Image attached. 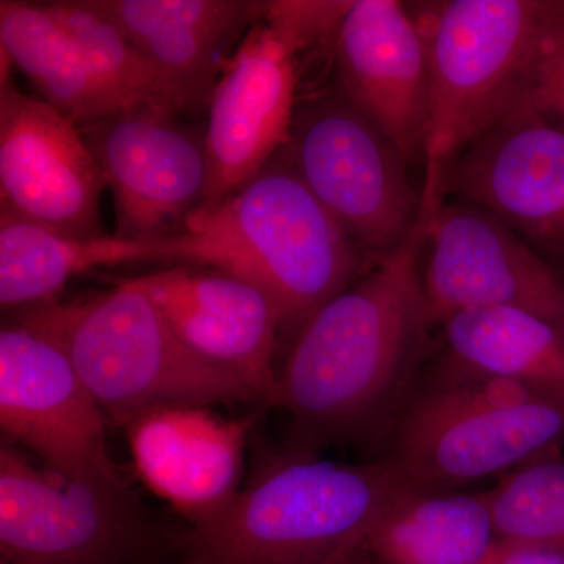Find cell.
<instances>
[{
    "label": "cell",
    "instance_id": "4fadbf2b",
    "mask_svg": "<svg viewBox=\"0 0 564 564\" xmlns=\"http://www.w3.org/2000/svg\"><path fill=\"white\" fill-rule=\"evenodd\" d=\"M106 177L80 129L7 76L0 88V204L76 239L104 232Z\"/></svg>",
    "mask_w": 564,
    "mask_h": 564
},
{
    "label": "cell",
    "instance_id": "4316f807",
    "mask_svg": "<svg viewBox=\"0 0 564 564\" xmlns=\"http://www.w3.org/2000/svg\"><path fill=\"white\" fill-rule=\"evenodd\" d=\"M485 564H564V552L524 541L497 540Z\"/></svg>",
    "mask_w": 564,
    "mask_h": 564
},
{
    "label": "cell",
    "instance_id": "83f0119b",
    "mask_svg": "<svg viewBox=\"0 0 564 564\" xmlns=\"http://www.w3.org/2000/svg\"><path fill=\"white\" fill-rule=\"evenodd\" d=\"M343 564H375L372 560L369 558L366 554H359L358 556H355V558L348 560V562H345Z\"/></svg>",
    "mask_w": 564,
    "mask_h": 564
},
{
    "label": "cell",
    "instance_id": "ffe728a7",
    "mask_svg": "<svg viewBox=\"0 0 564 564\" xmlns=\"http://www.w3.org/2000/svg\"><path fill=\"white\" fill-rule=\"evenodd\" d=\"M437 329L440 366L564 393V336L543 318L513 307H480L448 315Z\"/></svg>",
    "mask_w": 564,
    "mask_h": 564
},
{
    "label": "cell",
    "instance_id": "d6986e66",
    "mask_svg": "<svg viewBox=\"0 0 564 564\" xmlns=\"http://www.w3.org/2000/svg\"><path fill=\"white\" fill-rule=\"evenodd\" d=\"M181 234L154 240L76 239L0 204V303L3 310L54 302L77 274L137 262L182 263Z\"/></svg>",
    "mask_w": 564,
    "mask_h": 564
},
{
    "label": "cell",
    "instance_id": "7c38bea8",
    "mask_svg": "<svg viewBox=\"0 0 564 564\" xmlns=\"http://www.w3.org/2000/svg\"><path fill=\"white\" fill-rule=\"evenodd\" d=\"M140 544L128 489L44 473L0 448V564H126Z\"/></svg>",
    "mask_w": 564,
    "mask_h": 564
},
{
    "label": "cell",
    "instance_id": "8992f818",
    "mask_svg": "<svg viewBox=\"0 0 564 564\" xmlns=\"http://www.w3.org/2000/svg\"><path fill=\"white\" fill-rule=\"evenodd\" d=\"M544 0H444L408 7L430 73L422 188L441 166L518 109Z\"/></svg>",
    "mask_w": 564,
    "mask_h": 564
},
{
    "label": "cell",
    "instance_id": "cb8c5ba5",
    "mask_svg": "<svg viewBox=\"0 0 564 564\" xmlns=\"http://www.w3.org/2000/svg\"><path fill=\"white\" fill-rule=\"evenodd\" d=\"M499 540L524 541L564 552V459L547 456L503 475L489 489Z\"/></svg>",
    "mask_w": 564,
    "mask_h": 564
},
{
    "label": "cell",
    "instance_id": "e0dca14e",
    "mask_svg": "<svg viewBox=\"0 0 564 564\" xmlns=\"http://www.w3.org/2000/svg\"><path fill=\"white\" fill-rule=\"evenodd\" d=\"M254 417L228 419L210 406H170L126 426L132 463L155 496L198 527L240 491Z\"/></svg>",
    "mask_w": 564,
    "mask_h": 564
},
{
    "label": "cell",
    "instance_id": "6da1fadb",
    "mask_svg": "<svg viewBox=\"0 0 564 564\" xmlns=\"http://www.w3.org/2000/svg\"><path fill=\"white\" fill-rule=\"evenodd\" d=\"M423 217L402 250L321 307L296 334L265 406L291 419L285 451L389 440L422 377L434 326L422 288Z\"/></svg>",
    "mask_w": 564,
    "mask_h": 564
},
{
    "label": "cell",
    "instance_id": "484cf974",
    "mask_svg": "<svg viewBox=\"0 0 564 564\" xmlns=\"http://www.w3.org/2000/svg\"><path fill=\"white\" fill-rule=\"evenodd\" d=\"M351 2H269L263 20L296 55L328 33H336Z\"/></svg>",
    "mask_w": 564,
    "mask_h": 564
},
{
    "label": "cell",
    "instance_id": "ac0fdd59",
    "mask_svg": "<svg viewBox=\"0 0 564 564\" xmlns=\"http://www.w3.org/2000/svg\"><path fill=\"white\" fill-rule=\"evenodd\" d=\"M181 93L188 110L209 104L223 68L265 17L261 0H84Z\"/></svg>",
    "mask_w": 564,
    "mask_h": 564
},
{
    "label": "cell",
    "instance_id": "d4e9b609",
    "mask_svg": "<svg viewBox=\"0 0 564 564\" xmlns=\"http://www.w3.org/2000/svg\"><path fill=\"white\" fill-rule=\"evenodd\" d=\"M521 106L564 129V0H544Z\"/></svg>",
    "mask_w": 564,
    "mask_h": 564
},
{
    "label": "cell",
    "instance_id": "3957f363",
    "mask_svg": "<svg viewBox=\"0 0 564 564\" xmlns=\"http://www.w3.org/2000/svg\"><path fill=\"white\" fill-rule=\"evenodd\" d=\"M182 234L185 263L259 285L280 306L282 329L296 334L375 265L315 198L284 150L220 206L191 215Z\"/></svg>",
    "mask_w": 564,
    "mask_h": 564
},
{
    "label": "cell",
    "instance_id": "2e32d148",
    "mask_svg": "<svg viewBox=\"0 0 564 564\" xmlns=\"http://www.w3.org/2000/svg\"><path fill=\"white\" fill-rule=\"evenodd\" d=\"M337 84L397 144L411 166L423 163L430 120L425 43L397 0H355L334 40Z\"/></svg>",
    "mask_w": 564,
    "mask_h": 564
},
{
    "label": "cell",
    "instance_id": "5bb4252c",
    "mask_svg": "<svg viewBox=\"0 0 564 564\" xmlns=\"http://www.w3.org/2000/svg\"><path fill=\"white\" fill-rule=\"evenodd\" d=\"M296 57L262 20L226 63L207 104L209 184L202 209L236 195L288 144L299 104Z\"/></svg>",
    "mask_w": 564,
    "mask_h": 564
},
{
    "label": "cell",
    "instance_id": "9a60e30c",
    "mask_svg": "<svg viewBox=\"0 0 564 564\" xmlns=\"http://www.w3.org/2000/svg\"><path fill=\"white\" fill-rule=\"evenodd\" d=\"M185 347L239 375L265 404L278 381V333L284 315L259 285L237 274L173 263L131 278Z\"/></svg>",
    "mask_w": 564,
    "mask_h": 564
},
{
    "label": "cell",
    "instance_id": "7a4b0ae2",
    "mask_svg": "<svg viewBox=\"0 0 564 564\" xmlns=\"http://www.w3.org/2000/svg\"><path fill=\"white\" fill-rule=\"evenodd\" d=\"M417 491L391 456L347 464L284 452L195 527L191 564H343L381 516Z\"/></svg>",
    "mask_w": 564,
    "mask_h": 564
},
{
    "label": "cell",
    "instance_id": "44dd1931",
    "mask_svg": "<svg viewBox=\"0 0 564 564\" xmlns=\"http://www.w3.org/2000/svg\"><path fill=\"white\" fill-rule=\"evenodd\" d=\"M2 55L77 128L137 109L91 68L44 3L0 2Z\"/></svg>",
    "mask_w": 564,
    "mask_h": 564
},
{
    "label": "cell",
    "instance_id": "9c48e42d",
    "mask_svg": "<svg viewBox=\"0 0 564 564\" xmlns=\"http://www.w3.org/2000/svg\"><path fill=\"white\" fill-rule=\"evenodd\" d=\"M106 415L76 366L46 334L11 323L0 332V426L68 480L128 489L111 459Z\"/></svg>",
    "mask_w": 564,
    "mask_h": 564
},
{
    "label": "cell",
    "instance_id": "5b68a950",
    "mask_svg": "<svg viewBox=\"0 0 564 564\" xmlns=\"http://www.w3.org/2000/svg\"><path fill=\"white\" fill-rule=\"evenodd\" d=\"M417 491H455L507 475L564 445V393L434 364L389 434Z\"/></svg>",
    "mask_w": 564,
    "mask_h": 564
},
{
    "label": "cell",
    "instance_id": "7402d4cb",
    "mask_svg": "<svg viewBox=\"0 0 564 564\" xmlns=\"http://www.w3.org/2000/svg\"><path fill=\"white\" fill-rule=\"evenodd\" d=\"M499 540L488 492L413 491L364 544L375 564H485Z\"/></svg>",
    "mask_w": 564,
    "mask_h": 564
},
{
    "label": "cell",
    "instance_id": "8fae6325",
    "mask_svg": "<svg viewBox=\"0 0 564 564\" xmlns=\"http://www.w3.org/2000/svg\"><path fill=\"white\" fill-rule=\"evenodd\" d=\"M181 117L141 106L79 128L113 196L115 236H176L202 209L209 184L206 137Z\"/></svg>",
    "mask_w": 564,
    "mask_h": 564
},
{
    "label": "cell",
    "instance_id": "52a82bcc",
    "mask_svg": "<svg viewBox=\"0 0 564 564\" xmlns=\"http://www.w3.org/2000/svg\"><path fill=\"white\" fill-rule=\"evenodd\" d=\"M289 161L370 262L397 254L417 231L423 193L403 152L340 85L296 104Z\"/></svg>",
    "mask_w": 564,
    "mask_h": 564
},
{
    "label": "cell",
    "instance_id": "603a6c76",
    "mask_svg": "<svg viewBox=\"0 0 564 564\" xmlns=\"http://www.w3.org/2000/svg\"><path fill=\"white\" fill-rule=\"evenodd\" d=\"M91 68L132 106H159L185 113L187 104L172 82L84 0L44 2Z\"/></svg>",
    "mask_w": 564,
    "mask_h": 564
},
{
    "label": "cell",
    "instance_id": "277c9868",
    "mask_svg": "<svg viewBox=\"0 0 564 564\" xmlns=\"http://www.w3.org/2000/svg\"><path fill=\"white\" fill-rule=\"evenodd\" d=\"M20 322L61 345L113 425L162 408L262 402L239 375L185 347L131 278L73 302L25 307Z\"/></svg>",
    "mask_w": 564,
    "mask_h": 564
},
{
    "label": "cell",
    "instance_id": "30bf717a",
    "mask_svg": "<svg viewBox=\"0 0 564 564\" xmlns=\"http://www.w3.org/2000/svg\"><path fill=\"white\" fill-rule=\"evenodd\" d=\"M423 206L447 196L484 207L564 276V129L527 106L441 166Z\"/></svg>",
    "mask_w": 564,
    "mask_h": 564
},
{
    "label": "cell",
    "instance_id": "ba28073f",
    "mask_svg": "<svg viewBox=\"0 0 564 564\" xmlns=\"http://www.w3.org/2000/svg\"><path fill=\"white\" fill-rule=\"evenodd\" d=\"M423 215L422 288L434 328L462 311L513 307L564 336V276L510 226L458 198Z\"/></svg>",
    "mask_w": 564,
    "mask_h": 564
}]
</instances>
